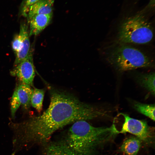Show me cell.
<instances>
[{
	"label": "cell",
	"mask_w": 155,
	"mask_h": 155,
	"mask_svg": "<svg viewBox=\"0 0 155 155\" xmlns=\"http://www.w3.org/2000/svg\"><path fill=\"white\" fill-rule=\"evenodd\" d=\"M40 0H25L22 6V15L27 17V13L30 7Z\"/></svg>",
	"instance_id": "18"
},
{
	"label": "cell",
	"mask_w": 155,
	"mask_h": 155,
	"mask_svg": "<svg viewBox=\"0 0 155 155\" xmlns=\"http://www.w3.org/2000/svg\"><path fill=\"white\" fill-rule=\"evenodd\" d=\"M21 105V102L15 88L10 101L11 112L12 118L14 117L16 113Z\"/></svg>",
	"instance_id": "16"
},
{
	"label": "cell",
	"mask_w": 155,
	"mask_h": 155,
	"mask_svg": "<svg viewBox=\"0 0 155 155\" xmlns=\"http://www.w3.org/2000/svg\"><path fill=\"white\" fill-rule=\"evenodd\" d=\"M50 93L49 105L42 114L17 124L19 131L29 134L35 142L45 144L55 131L76 121L107 116L106 111L69 93L51 88Z\"/></svg>",
	"instance_id": "1"
},
{
	"label": "cell",
	"mask_w": 155,
	"mask_h": 155,
	"mask_svg": "<svg viewBox=\"0 0 155 155\" xmlns=\"http://www.w3.org/2000/svg\"><path fill=\"white\" fill-rule=\"evenodd\" d=\"M33 49L31 48L26 57L17 65L11 71L13 76H16L22 83L33 86L35 75L33 63Z\"/></svg>",
	"instance_id": "6"
},
{
	"label": "cell",
	"mask_w": 155,
	"mask_h": 155,
	"mask_svg": "<svg viewBox=\"0 0 155 155\" xmlns=\"http://www.w3.org/2000/svg\"><path fill=\"white\" fill-rule=\"evenodd\" d=\"M155 77L154 72L141 74L139 77L141 85L154 95L155 94Z\"/></svg>",
	"instance_id": "13"
},
{
	"label": "cell",
	"mask_w": 155,
	"mask_h": 155,
	"mask_svg": "<svg viewBox=\"0 0 155 155\" xmlns=\"http://www.w3.org/2000/svg\"><path fill=\"white\" fill-rule=\"evenodd\" d=\"M54 0H40L29 8L28 19L37 14H53Z\"/></svg>",
	"instance_id": "9"
},
{
	"label": "cell",
	"mask_w": 155,
	"mask_h": 155,
	"mask_svg": "<svg viewBox=\"0 0 155 155\" xmlns=\"http://www.w3.org/2000/svg\"><path fill=\"white\" fill-rule=\"evenodd\" d=\"M24 43L22 37L19 33L16 35L12 42V48L16 54L22 48Z\"/></svg>",
	"instance_id": "17"
},
{
	"label": "cell",
	"mask_w": 155,
	"mask_h": 155,
	"mask_svg": "<svg viewBox=\"0 0 155 155\" xmlns=\"http://www.w3.org/2000/svg\"><path fill=\"white\" fill-rule=\"evenodd\" d=\"M16 89L21 105L25 109H28L31 105V99L33 89L31 86L23 83Z\"/></svg>",
	"instance_id": "10"
},
{
	"label": "cell",
	"mask_w": 155,
	"mask_h": 155,
	"mask_svg": "<svg viewBox=\"0 0 155 155\" xmlns=\"http://www.w3.org/2000/svg\"><path fill=\"white\" fill-rule=\"evenodd\" d=\"M119 133L114 123L109 127H96L81 120L73 123L60 142L71 155H98Z\"/></svg>",
	"instance_id": "2"
},
{
	"label": "cell",
	"mask_w": 155,
	"mask_h": 155,
	"mask_svg": "<svg viewBox=\"0 0 155 155\" xmlns=\"http://www.w3.org/2000/svg\"><path fill=\"white\" fill-rule=\"evenodd\" d=\"M134 108L141 113L155 120V105L154 104H146L139 102H134Z\"/></svg>",
	"instance_id": "14"
},
{
	"label": "cell",
	"mask_w": 155,
	"mask_h": 155,
	"mask_svg": "<svg viewBox=\"0 0 155 155\" xmlns=\"http://www.w3.org/2000/svg\"><path fill=\"white\" fill-rule=\"evenodd\" d=\"M45 90L44 89L34 88L33 89L31 99V104L39 113L42 109Z\"/></svg>",
	"instance_id": "12"
},
{
	"label": "cell",
	"mask_w": 155,
	"mask_h": 155,
	"mask_svg": "<svg viewBox=\"0 0 155 155\" xmlns=\"http://www.w3.org/2000/svg\"><path fill=\"white\" fill-rule=\"evenodd\" d=\"M114 155H117V154H115Z\"/></svg>",
	"instance_id": "19"
},
{
	"label": "cell",
	"mask_w": 155,
	"mask_h": 155,
	"mask_svg": "<svg viewBox=\"0 0 155 155\" xmlns=\"http://www.w3.org/2000/svg\"><path fill=\"white\" fill-rule=\"evenodd\" d=\"M52 16V14H37L28 19L29 25V36L39 34L49 25Z\"/></svg>",
	"instance_id": "7"
},
{
	"label": "cell",
	"mask_w": 155,
	"mask_h": 155,
	"mask_svg": "<svg viewBox=\"0 0 155 155\" xmlns=\"http://www.w3.org/2000/svg\"><path fill=\"white\" fill-rule=\"evenodd\" d=\"M28 26V25L25 23H22L21 24L19 33L22 37L24 44L21 50L16 54V57L14 63V67L26 57L31 49Z\"/></svg>",
	"instance_id": "8"
},
{
	"label": "cell",
	"mask_w": 155,
	"mask_h": 155,
	"mask_svg": "<svg viewBox=\"0 0 155 155\" xmlns=\"http://www.w3.org/2000/svg\"><path fill=\"white\" fill-rule=\"evenodd\" d=\"M141 141L137 137L128 138L121 145V151L126 155H136L140 147Z\"/></svg>",
	"instance_id": "11"
},
{
	"label": "cell",
	"mask_w": 155,
	"mask_h": 155,
	"mask_svg": "<svg viewBox=\"0 0 155 155\" xmlns=\"http://www.w3.org/2000/svg\"><path fill=\"white\" fill-rule=\"evenodd\" d=\"M154 36L153 27L143 15L137 14L125 20L120 25L117 42L126 44H145Z\"/></svg>",
	"instance_id": "4"
},
{
	"label": "cell",
	"mask_w": 155,
	"mask_h": 155,
	"mask_svg": "<svg viewBox=\"0 0 155 155\" xmlns=\"http://www.w3.org/2000/svg\"><path fill=\"white\" fill-rule=\"evenodd\" d=\"M46 155H71L60 141L50 144L47 147Z\"/></svg>",
	"instance_id": "15"
},
{
	"label": "cell",
	"mask_w": 155,
	"mask_h": 155,
	"mask_svg": "<svg viewBox=\"0 0 155 155\" xmlns=\"http://www.w3.org/2000/svg\"><path fill=\"white\" fill-rule=\"evenodd\" d=\"M105 55L108 63L121 71L154 66V61L150 57L128 44L117 42Z\"/></svg>",
	"instance_id": "3"
},
{
	"label": "cell",
	"mask_w": 155,
	"mask_h": 155,
	"mask_svg": "<svg viewBox=\"0 0 155 155\" xmlns=\"http://www.w3.org/2000/svg\"><path fill=\"white\" fill-rule=\"evenodd\" d=\"M117 115L123 121L119 133H129L146 143L151 142L154 129L148 125L146 121L132 118L123 113H119Z\"/></svg>",
	"instance_id": "5"
}]
</instances>
